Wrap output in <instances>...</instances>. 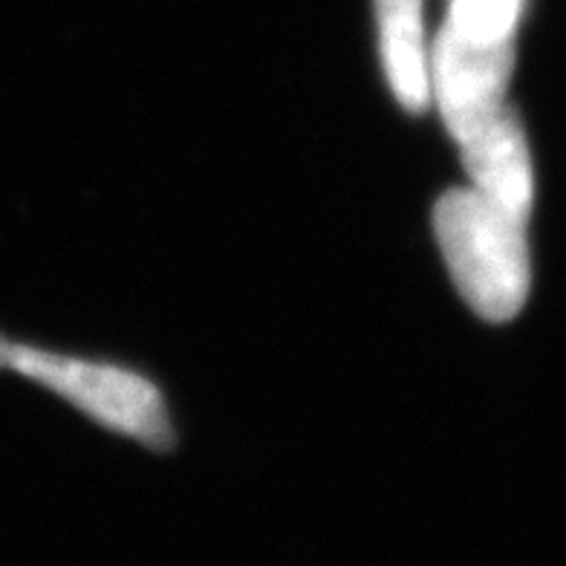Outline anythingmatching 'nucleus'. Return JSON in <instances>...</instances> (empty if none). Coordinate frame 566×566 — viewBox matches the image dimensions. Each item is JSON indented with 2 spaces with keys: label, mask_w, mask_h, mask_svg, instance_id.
<instances>
[{
  "label": "nucleus",
  "mask_w": 566,
  "mask_h": 566,
  "mask_svg": "<svg viewBox=\"0 0 566 566\" xmlns=\"http://www.w3.org/2000/svg\"><path fill=\"white\" fill-rule=\"evenodd\" d=\"M0 370L44 385L87 417L107 424L111 431L134 437L142 446L157 451H168L174 446V428L163 396L136 373L38 350L7 336H0Z\"/></svg>",
  "instance_id": "nucleus-2"
},
{
  "label": "nucleus",
  "mask_w": 566,
  "mask_h": 566,
  "mask_svg": "<svg viewBox=\"0 0 566 566\" xmlns=\"http://www.w3.org/2000/svg\"><path fill=\"white\" fill-rule=\"evenodd\" d=\"M530 217L514 214L480 188H454L437 200L433 231L457 290L485 321H509L530 295Z\"/></svg>",
  "instance_id": "nucleus-1"
},
{
  "label": "nucleus",
  "mask_w": 566,
  "mask_h": 566,
  "mask_svg": "<svg viewBox=\"0 0 566 566\" xmlns=\"http://www.w3.org/2000/svg\"><path fill=\"white\" fill-rule=\"evenodd\" d=\"M457 145L462 150L465 171L474 179V188L512 209L514 214H532L535 174H532L526 134L512 107H500L483 127H478Z\"/></svg>",
  "instance_id": "nucleus-4"
},
{
  "label": "nucleus",
  "mask_w": 566,
  "mask_h": 566,
  "mask_svg": "<svg viewBox=\"0 0 566 566\" xmlns=\"http://www.w3.org/2000/svg\"><path fill=\"white\" fill-rule=\"evenodd\" d=\"M521 12L523 0H451L446 27L471 41L506 44L514 41Z\"/></svg>",
  "instance_id": "nucleus-6"
},
{
  "label": "nucleus",
  "mask_w": 566,
  "mask_h": 566,
  "mask_svg": "<svg viewBox=\"0 0 566 566\" xmlns=\"http://www.w3.org/2000/svg\"><path fill=\"white\" fill-rule=\"evenodd\" d=\"M514 46L483 44L442 27L431 59V93H437L448 134L462 142L506 105Z\"/></svg>",
  "instance_id": "nucleus-3"
},
{
  "label": "nucleus",
  "mask_w": 566,
  "mask_h": 566,
  "mask_svg": "<svg viewBox=\"0 0 566 566\" xmlns=\"http://www.w3.org/2000/svg\"><path fill=\"white\" fill-rule=\"evenodd\" d=\"M379 46L385 75L408 113L431 102V59L424 53L422 0H376Z\"/></svg>",
  "instance_id": "nucleus-5"
}]
</instances>
